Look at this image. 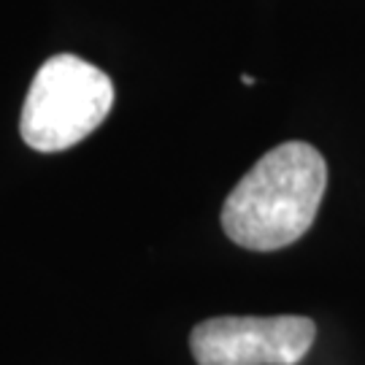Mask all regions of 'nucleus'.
I'll return each instance as SVG.
<instances>
[{
	"instance_id": "f257e3e1",
	"label": "nucleus",
	"mask_w": 365,
	"mask_h": 365,
	"mask_svg": "<svg viewBox=\"0 0 365 365\" xmlns=\"http://www.w3.org/2000/svg\"><path fill=\"white\" fill-rule=\"evenodd\" d=\"M325 187L327 163L312 144H279L233 187L222 206V227L252 252L284 249L314 225Z\"/></svg>"
},
{
	"instance_id": "f03ea898",
	"label": "nucleus",
	"mask_w": 365,
	"mask_h": 365,
	"mask_svg": "<svg viewBox=\"0 0 365 365\" xmlns=\"http://www.w3.org/2000/svg\"><path fill=\"white\" fill-rule=\"evenodd\" d=\"M114 106V84L76 54H54L27 90L19 130L38 152H63L95 133Z\"/></svg>"
},
{
	"instance_id": "7ed1b4c3",
	"label": "nucleus",
	"mask_w": 365,
	"mask_h": 365,
	"mask_svg": "<svg viewBox=\"0 0 365 365\" xmlns=\"http://www.w3.org/2000/svg\"><path fill=\"white\" fill-rule=\"evenodd\" d=\"M317 339L309 317H214L192 330L197 365H298Z\"/></svg>"
},
{
	"instance_id": "20e7f679",
	"label": "nucleus",
	"mask_w": 365,
	"mask_h": 365,
	"mask_svg": "<svg viewBox=\"0 0 365 365\" xmlns=\"http://www.w3.org/2000/svg\"><path fill=\"white\" fill-rule=\"evenodd\" d=\"M241 81H244V84H247V87H252V84H255V78L249 76V73H244V76H241Z\"/></svg>"
}]
</instances>
